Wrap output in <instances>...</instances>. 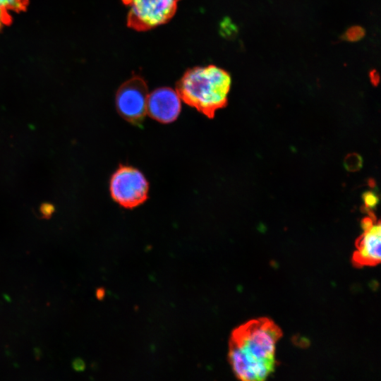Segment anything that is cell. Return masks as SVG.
<instances>
[{"label":"cell","mask_w":381,"mask_h":381,"mask_svg":"<svg viewBox=\"0 0 381 381\" xmlns=\"http://www.w3.org/2000/svg\"><path fill=\"white\" fill-rule=\"evenodd\" d=\"M11 20L10 13L0 8V32L4 26L10 23Z\"/></svg>","instance_id":"obj_12"},{"label":"cell","mask_w":381,"mask_h":381,"mask_svg":"<svg viewBox=\"0 0 381 381\" xmlns=\"http://www.w3.org/2000/svg\"><path fill=\"white\" fill-rule=\"evenodd\" d=\"M378 202V198L375 193L372 192H368L364 195V202L367 207H375Z\"/></svg>","instance_id":"obj_11"},{"label":"cell","mask_w":381,"mask_h":381,"mask_svg":"<svg viewBox=\"0 0 381 381\" xmlns=\"http://www.w3.org/2000/svg\"><path fill=\"white\" fill-rule=\"evenodd\" d=\"M148 90L146 82L140 76H133L124 82L116 95L117 111L126 121L141 123L147 114Z\"/></svg>","instance_id":"obj_5"},{"label":"cell","mask_w":381,"mask_h":381,"mask_svg":"<svg viewBox=\"0 0 381 381\" xmlns=\"http://www.w3.org/2000/svg\"><path fill=\"white\" fill-rule=\"evenodd\" d=\"M231 84L224 70L214 65L196 66L185 72L176 90L186 104L212 119L216 111L226 104Z\"/></svg>","instance_id":"obj_2"},{"label":"cell","mask_w":381,"mask_h":381,"mask_svg":"<svg viewBox=\"0 0 381 381\" xmlns=\"http://www.w3.org/2000/svg\"><path fill=\"white\" fill-rule=\"evenodd\" d=\"M28 0H0V8L8 12H20L24 11Z\"/></svg>","instance_id":"obj_8"},{"label":"cell","mask_w":381,"mask_h":381,"mask_svg":"<svg viewBox=\"0 0 381 381\" xmlns=\"http://www.w3.org/2000/svg\"><path fill=\"white\" fill-rule=\"evenodd\" d=\"M180 0H122L128 6V27L146 31L167 23L176 13Z\"/></svg>","instance_id":"obj_4"},{"label":"cell","mask_w":381,"mask_h":381,"mask_svg":"<svg viewBox=\"0 0 381 381\" xmlns=\"http://www.w3.org/2000/svg\"><path fill=\"white\" fill-rule=\"evenodd\" d=\"M362 159L358 155H351L346 157L345 167L349 171L358 170L361 167Z\"/></svg>","instance_id":"obj_10"},{"label":"cell","mask_w":381,"mask_h":381,"mask_svg":"<svg viewBox=\"0 0 381 381\" xmlns=\"http://www.w3.org/2000/svg\"><path fill=\"white\" fill-rule=\"evenodd\" d=\"M282 336L277 325L267 318L253 319L238 326L229 341L228 357L237 378L262 381L275 368L276 346Z\"/></svg>","instance_id":"obj_1"},{"label":"cell","mask_w":381,"mask_h":381,"mask_svg":"<svg viewBox=\"0 0 381 381\" xmlns=\"http://www.w3.org/2000/svg\"><path fill=\"white\" fill-rule=\"evenodd\" d=\"M34 353H35V356L36 358H37V359H38V358L41 356V355H42L41 351H40V349L39 348H35V349H34Z\"/></svg>","instance_id":"obj_15"},{"label":"cell","mask_w":381,"mask_h":381,"mask_svg":"<svg viewBox=\"0 0 381 381\" xmlns=\"http://www.w3.org/2000/svg\"><path fill=\"white\" fill-rule=\"evenodd\" d=\"M363 234L358 238L352 257L355 267H374L380 262L381 227L376 220L366 217L362 222Z\"/></svg>","instance_id":"obj_6"},{"label":"cell","mask_w":381,"mask_h":381,"mask_svg":"<svg viewBox=\"0 0 381 381\" xmlns=\"http://www.w3.org/2000/svg\"><path fill=\"white\" fill-rule=\"evenodd\" d=\"M181 109V98L176 90L171 87H159L148 95L147 114L160 123L174 121L179 117Z\"/></svg>","instance_id":"obj_7"},{"label":"cell","mask_w":381,"mask_h":381,"mask_svg":"<svg viewBox=\"0 0 381 381\" xmlns=\"http://www.w3.org/2000/svg\"><path fill=\"white\" fill-rule=\"evenodd\" d=\"M109 190L116 203L133 209L147 200L149 183L140 170L121 165L111 177Z\"/></svg>","instance_id":"obj_3"},{"label":"cell","mask_w":381,"mask_h":381,"mask_svg":"<svg viewBox=\"0 0 381 381\" xmlns=\"http://www.w3.org/2000/svg\"><path fill=\"white\" fill-rule=\"evenodd\" d=\"M54 208L53 205L45 203L43 204L40 207V212L42 213L43 217L48 218L53 213Z\"/></svg>","instance_id":"obj_13"},{"label":"cell","mask_w":381,"mask_h":381,"mask_svg":"<svg viewBox=\"0 0 381 381\" xmlns=\"http://www.w3.org/2000/svg\"><path fill=\"white\" fill-rule=\"evenodd\" d=\"M72 367L76 371H82L85 368V363L80 358H77L72 361Z\"/></svg>","instance_id":"obj_14"},{"label":"cell","mask_w":381,"mask_h":381,"mask_svg":"<svg viewBox=\"0 0 381 381\" xmlns=\"http://www.w3.org/2000/svg\"><path fill=\"white\" fill-rule=\"evenodd\" d=\"M364 30L360 26H353L347 30L344 37L349 42H356L364 36Z\"/></svg>","instance_id":"obj_9"}]
</instances>
